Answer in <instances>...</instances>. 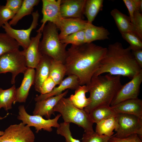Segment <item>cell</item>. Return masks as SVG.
Listing matches in <instances>:
<instances>
[{"label":"cell","mask_w":142,"mask_h":142,"mask_svg":"<svg viewBox=\"0 0 142 142\" xmlns=\"http://www.w3.org/2000/svg\"><path fill=\"white\" fill-rule=\"evenodd\" d=\"M87 85L91 102L84 108L88 113L98 106H110L111 103L122 85L121 76L109 74L93 76Z\"/></svg>","instance_id":"cell-3"},{"label":"cell","mask_w":142,"mask_h":142,"mask_svg":"<svg viewBox=\"0 0 142 142\" xmlns=\"http://www.w3.org/2000/svg\"><path fill=\"white\" fill-rule=\"evenodd\" d=\"M34 134L30 127L22 122L10 125L3 135L0 142H34Z\"/></svg>","instance_id":"cell-9"},{"label":"cell","mask_w":142,"mask_h":142,"mask_svg":"<svg viewBox=\"0 0 142 142\" xmlns=\"http://www.w3.org/2000/svg\"><path fill=\"white\" fill-rule=\"evenodd\" d=\"M107 48L92 42L71 45L67 50L64 64L66 75H74L80 85L88 84L98 70Z\"/></svg>","instance_id":"cell-1"},{"label":"cell","mask_w":142,"mask_h":142,"mask_svg":"<svg viewBox=\"0 0 142 142\" xmlns=\"http://www.w3.org/2000/svg\"><path fill=\"white\" fill-rule=\"evenodd\" d=\"M18 109L19 112L17 119L21 120L24 124H27L30 127H34L36 133L42 129L50 132L53 130L52 127L57 128L59 126L58 120L61 116L60 114H58L53 119H45L39 115L29 114L23 105L19 106Z\"/></svg>","instance_id":"cell-8"},{"label":"cell","mask_w":142,"mask_h":142,"mask_svg":"<svg viewBox=\"0 0 142 142\" xmlns=\"http://www.w3.org/2000/svg\"><path fill=\"white\" fill-rule=\"evenodd\" d=\"M52 59L47 55H42L40 61L36 68L34 87L35 90L39 93L43 84L49 77Z\"/></svg>","instance_id":"cell-20"},{"label":"cell","mask_w":142,"mask_h":142,"mask_svg":"<svg viewBox=\"0 0 142 142\" xmlns=\"http://www.w3.org/2000/svg\"><path fill=\"white\" fill-rule=\"evenodd\" d=\"M61 0H42V13L43 17L40 22L42 24L36 31L37 33L42 32L47 22H50L55 24L58 28L63 18L61 16L60 10Z\"/></svg>","instance_id":"cell-12"},{"label":"cell","mask_w":142,"mask_h":142,"mask_svg":"<svg viewBox=\"0 0 142 142\" xmlns=\"http://www.w3.org/2000/svg\"><path fill=\"white\" fill-rule=\"evenodd\" d=\"M110 14L121 34L128 32H132L136 34L134 26L129 16L116 8L112 9Z\"/></svg>","instance_id":"cell-22"},{"label":"cell","mask_w":142,"mask_h":142,"mask_svg":"<svg viewBox=\"0 0 142 142\" xmlns=\"http://www.w3.org/2000/svg\"><path fill=\"white\" fill-rule=\"evenodd\" d=\"M86 0H61L60 10L64 18H82Z\"/></svg>","instance_id":"cell-14"},{"label":"cell","mask_w":142,"mask_h":142,"mask_svg":"<svg viewBox=\"0 0 142 142\" xmlns=\"http://www.w3.org/2000/svg\"><path fill=\"white\" fill-rule=\"evenodd\" d=\"M128 11L129 17L133 24L134 22V14L135 12L138 11L142 12V0H123Z\"/></svg>","instance_id":"cell-34"},{"label":"cell","mask_w":142,"mask_h":142,"mask_svg":"<svg viewBox=\"0 0 142 142\" xmlns=\"http://www.w3.org/2000/svg\"><path fill=\"white\" fill-rule=\"evenodd\" d=\"M119 127L115 136L125 138L134 134H137L142 140V119L136 115L123 113H117Z\"/></svg>","instance_id":"cell-7"},{"label":"cell","mask_w":142,"mask_h":142,"mask_svg":"<svg viewBox=\"0 0 142 142\" xmlns=\"http://www.w3.org/2000/svg\"><path fill=\"white\" fill-rule=\"evenodd\" d=\"M15 14L5 5L0 4V27L12 19Z\"/></svg>","instance_id":"cell-36"},{"label":"cell","mask_w":142,"mask_h":142,"mask_svg":"<svg viewBox=\"0 0 142 142\" xmlns=\"http://www.w3.org/2000/svg\"><path fill=\"white\" fill-rule=\"evenodd\" d=\"M121 34L122 37L130 44L131 50L142 49V40L135 33L128 32Z\"/></svg>","instance_id":"cell-32"},{"label":"cell","mask_w":142,"mask_h":142,"mask_svg":"<svg viewBox=\"0 0 142 142\" xmlns=\"http://www.w3.org/2000/svg\"><path fill=\"white\" fill-rule=\"evenodd\" d=\"M111 107L116 113L133 115L142 119V100L138 98L123 101Z\"/></svg>","instance_id":"cell-19"},{"label":"cell","mask_w":142,"mask_h":142,"mask_svg":"<svg viewBox=\"0 0 142 142\" xmlns=\"http://www.w3.org/2000/svg\"><path fill=\"white\" fill-rule=\"evenodd\" d=\"M42 33L43 38L39 45V50L42 54L47 55L55 61L64 64L67 45L61 42L56 25L48 22Z\"/></svg>","instance_id":"cell-4"},{"label":"cell","mask_w":142,"mask_h":142,"mask_svg":"<svg viewBox=\"0 0 142 142\" xmlns=\"http://www.w3.org/2000/svg\"><path fill=\"white\" fill-rule=\"evenodd\" d=\"M80 85L79 80L77 76L74 75H68L57 87H55L49 93L37 95L34 98L35 101L37 102L60 95L67 89L75 90Z\"/></svg>","instance_id":"cell-18"},{"label":"cell","mask_w":142,"mask_h":142,"mask_svg":"<svg viewBox=\"0 0 142 142\" xmlns=\"http://www.w3.org/2000/svg\"><path fill=\"white\" fill-rule=\"evenodd\" d=\"M89 114L93 123H97L103 120L116 116L117 113L110 106L103 105L94 108Z\"/></svg>","instance_id":"cell-28"},{"label":"cell","mask_w":142,"mask_h":142,"mask_svg":"<svg viewBox=\"0 0 142 142\" xmlns=\"http://www.w3.org/2000/svg\"><path fill=\"white\" fill-rule=\"evenodd\" d=\"M54 111L60 113L64 122L74 123L82 127L85 133L94 131V123L89 113L84 109H80L74 106L69 98H61L55 106Z\"/></svg>","instance_id":"cell-5"},{"label":"cell","mask_w":142,"mask_h":142,"mask_svg":"<svg viewBox=\"0 0 142 142\" xmlns=\"http://www.w3.org/2000/svg\"><path fill=\"white\" fill-rule=\"evenodd\" d=\"M103 0H86L84 14L87 18L88 23H92L98 13L103 6Z\"/></svg>","instance_id":"cell-27"},{"label":"cell","mask_w":142,"mask_h":142,"mask_svg":"<svg viewBox=\"0 0 142 142\" xmlns=\"http://www.w3.org/2000/svg\"><path fill=\"white\" fill-rule=\"evenodd\" d=\"M32 21L30 27L26 29H17L13 28L8 22L5 23L2 27L6 33L15 39L23 49H27L31 42L30 35L32 31L38 25L39 14L38 10L32 13Z\"/></svg>","instance_id":"cell-10"},{"label":"cell","mask_w":142,"mask_h":142,"mask_svg":"<svg viewBox=\"0 0 142 142\" xmlns=\"http://www.w3.org/2000/svg\"><path fill=\"white\" fill-rule=\"evenodd\" d=\"M108 142H142L138 135L134 134L125 138H119L114 134L109 139Z\"/></svg>","instance_id":"cell-38"},{"label":"cell","mask_w":142,"mask_h":142,"mask_svg":"<svg viewBox=\"0 0 142 142\" xmlns=\"http://www.w3.org/2000/svg\"><path fill=\"white\" fill-rule=\"evenodd\" d=\"M35 74L34 69L27 68L23 74V78L20 87L17 89L16 98L13 104L26 102L31 87L34 84Z\"/></svg>","instance_id":"cell-17"},{"label":"cell","mask_w":142,"mask_h":142,"mask_svg":"<svg viewBox=\"0 0 142 142\" xmlns=\"http://www.w3.org/2000/svg\"><path fill=\"white\" fill-rule=\"evenodd\" d=\"M66 71V68L64 64L52 59L49 77L52 79L56 85L59 84L64 79Z\"/></svg>","instance_id":"cell-29"},{"label":"cell","mask_w":142,"mask_h":142,"mask_svg":"<svg viewBox=\"0 0 142 142\" xmlns=\"http://www.w3.org/2000/svg\"><path fill=\"white\" fill-rule=\"evenodd\" d=\"M56 85L52 79L49 77L44 82L40 89V94H45L51 92Z\"/></svg>","instance_id":"cell-39"},{"label":"cell","mask_w":142,"mask_h":142,"mask_svg":"<svg viewBox=\"0 0 142 142\" xmlns=\"http://www.w3.org/2000/svg\"><path fill=\"white\" fill-rule=\"evenodd\" d=\"M142 82L141 72L134 76L129 82L122 85L112 100L110 106H113L126 100L138 98Z\"/></svg>","instance_id":"cell-11"},{"label":"cell","mask_w":142,"mask_h":142,"mask_svg":"<svg viewBox=\"0 0 142 142\" xmlns=\"http://www.w3.org/2000/svg\"><path fill=\"white\" fill-rule=\"evenodd\" d=\"M27 68L22 51L18 50L0 56V74L11 73L12 84H15L17 76L20 73L24 74Z\"/></svg>","instance_id":"cell-6"},{"label":"cell","mask_w":142,"mask_h":142,"mask_svg":"<svg viewBox=\"0 0 142 142\" xmlns=\"http://www.w3.org/2000/svg\"><path fill=\"white\" fill-rule=\"evenodd\" d=\"M95 132L99 135H105L110 137L116 131L119 125L116 116L103 120L96 123Z\"/></svg>","instance_id":"cell-23"},{"label":"cell","mask_w":142,"mask_h":142,"mask_svg":"<svg viewBox=\"0 0 142 142\" xmlns=\"http://www.w3.org/2000/svg\"><path fill=\"white\" fill-rule=\"evenodd\" d=\"M56 133L58 135L63 136L65 138V142H81L73 137L70 130L69 123L64 122L60 123L59 126L57 128Z\"/></svg>","instance_id":"cell-33"},{"label":"cell","mask_w":142,"mask_h":142,"mask_svg":"<svg viewBox=\"0 0 142 142\" xmlns=\"http://www.w3.org/2000/svg\"><path fill=\"white\" fill-rule=\"evenodd\" d=\"M142 72L132 54L130 47L124 48L116 42L109 44L99 68L93 76L105 73L113 75L122 76L132 79Z\"/></svg>","instance_id":"cell-2"},{"label":"cell","mask_w":142,"mask_h":142,"mask_svg":"<svg viewBox=\"0 0 142 142\" xmlns=\"http://www.w3.org/2000/svg\"><path fill=\"white\" fill-rule=\"evenodd\" d=\"M134 26L136 34L142 39V14L138 11H135L134 14Z\"/></svg>","instance_id":"cell-37"},{"label":"cell","mask_w":142,"mask_h":142,"mask_svg":"<svg viewBox=\"0 0 142 142\" xmlns=\"http://www.w3.org/2000/svg\"><path fill=\"white\" fill-rule=\"evenodd\" d=\"M18 42L8 34L0 32V56L9 52L19 49Z\"/></svg>","instance_id":"cell-30"},{"label":"cell","mask_w":142,"mask_h":142,"mask_svg":"<svg viewBox=\"0 0 142 142\" xmlns=\"http://www.w3.org/2000/svg\"><path fill=\"white\" fill-rule=\"evenodd\" d=\"M87 24V21L82 18H63L58 28L60 30L59 34L60 40L69 34L84 29Z\"/></svg>","instance_id":"cell-16"},{"label":"cell","mask_w":142,"mask_h":142,"mask_svg":"<svg viewBox=\"0 0 142 142\" xmlns=\"http://www.w3.org/2000/svg\"><path fill=\"white\" fill-rule=\"evenodd\" d=\"M68 92L67 90L60 95L37 102L33 112V115L44 116L47 119H50L51 115L54 114L55 106L61 98L67 95Z\"/></svg>","instance_id":"cell-15"},{"label":"cell","mask_w":142,"mask_h":142,"mask_svg":"<svg viewBox=\"0 0 142 142\" xmlns=\"http://www.w3.org/2000/svg\"><path fill=\"white\" fill-rule=\"evenodd\" d=\"M23 0H7L5 6L16 14L20 8Z\"/></svg>","instance_id":"cell-40"},{"label":"cell","mask_w":142,"mask_h":142,"mask_svg":"<svg viewBox=\"0 0 142 142\" xmlns=\"http://www.w3.org/2000/svg\"><path fill=\"white\" fill-rule=\"evenodd\" d=\"M40 1L39 0H23L20 8L8 22L9 24L15 26L23 17L32 14L34 7L37 6Z\"/></svg>","instance_id":"cell-25"},{"label":"cell","mask_w":142,"mask_h":142,"mask_svg":"<svg viewBox=\"0 0 142 142\" xmlns=\"http://www.w3.org/2000/svg\"><path fill=\"white\" fill-rule=\"evenodd\" d=\"M84 31L85 43L109 39L110 33L107 29L103 26H96L88 23Z\"/></svg>","instance_id":"cell-21"},{"label":"cell","mask_w":142,"mask_h":142,"mask_svg":"<svg viewBox=\"0 0 142 142\" xmlns=\"http://www.w3.org/2000/svg\"><path fill=\"white\" fill-rule=\"evenodd\" d=\"M42 35L41 32L31 38L30 44L26 49L22 51L27 68H36L40 61L42 55L39 49V45Z\"/></svg>","instance_id":"cell-13"},{"label":"cell","mask_w":142,"mask_h":142,"mask_svg":"<svg viewBox=\"0 0 142 142\" xmlns=\"http://www.w3.org/2000/svg\"><path fill=\"white\" fill-rule=\"evenodd\" d=\"M131 52L137 63L142 68V49L132 50Z\"/></svg>","instance_id":"cell-41"},{"label":"cell","mask_w":142,"mask_h":142,"mask_svg":"<svg viewBox=\"0 0 142 142\" xmlns=\"http://www.w3.org/2000/svg\"><path fill=\"white\" fill-rule=\"evenodd\" d=\"M87 92L88 88L87 85H80L75 90L74 94L71 95L69 98L75 107L80 109H83L91 102L90 98H87L85 96V94Z\"/></svg>","instance_id":"cell-24"},{"label":"cell","mask_w":142,"mask_h":142,"mask_svg":"<svg viewBox=\"0 0 142 142\" xmlns=\"http://www.w3.org/2000/svg\"><path fill=\"white\" fill-rule=\"evenodd\" d=\"M17 88L14 84L10 88L4 90L0 87V109L8 111L12 109V104L16 98Z\"/></svg>","instance_id":"cell-26"},{"label":"cell","mask_w":142,"mask_h":142,"mask_svg":"<svg viewBox=\"0 0 142 142\" xmlns=\"http://www.w3.org/2000/svg\"><path fill=\"white\" fill-rule=\"evenodd\" d=\"M111 136L99 135L94 131L85 133L83 135L82 142H108Z\"/></svg>","instance_id":"cell-35"},{"label":"cell","mask_w":142,"mask_h":142,"mask_svg":"<svg viewBox=\"0 0 142 142\" xmlns=\"http://www.w3.org/2000/svg\"><path fill=\"white\" fill-rule=\"evenodd\" d=\"M62 43L67 45H78L85 43L84 29L69 34L60 40Z\"/></svg>","instance_id":"cell-31"},{"label":"cell","mask_w":142,"mask_h":142,"mask_svg":"<svg viewBox=\"0 0 142 142\" xmlns=\"http://www.w3.org/2000/svg\"><path fill=\"white\" fill-rule=\"evenodd\" d=\"M8 113L4 117H2L0 116V120L2 119L5 118L8 115ZM3 133H4V131L0 130V136L3 135Z\"/></svg>","instance_id":"cell-42"}]
</instances>
